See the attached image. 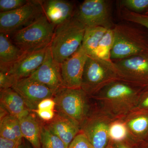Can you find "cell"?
<instances>
[{
    "mask_svg": "<svg viewBox=\"0 0 148 148\" xmlns=\"http://www.w3.org/2000/svg\"><path fill=\"white\" fill-rule=\"evenodd\" d=\"M108 29L100 27L86 28L82 46L88 56L95 57L99 43Z\"/></svg>",
    "mask_w": 148,
    "mask_h": 148,
    "instance_id": "22",
    "label": "cell"
},
{
    "mask_svg": "<svg viewBox=\"0 0 148 148\" xmlns=\"http://www.w3.org/2000/svg\"><path fill=\"white\" fill-rule=\"evenodd\" d=\"M41 119L50 121L55 117L56 114L53 110H37L34 111Z\"/></svg>",
    "mask_w": 148,
    "mask_h": 148,
    "instance_id": "32",
    "label": "cell"
},
{
    "mask_svg": "<svg viewBox=\"0 0 148 148\" xmlns=\"http://www.w3.org/2000/svg\"><path fill=\"white\" fill-rule=\"evenodd\" d=\"M40 144L41 148H68L58 136L50 131L46 125H42Z\"/></svg>",
    "mask_w": 148,
    "mask_h": 148,
    "instance_id": "25",
    "label": "cell"
},
{
    "mask_svg": "<svg viewBox=\"0 0 148 148\" xmlns=\"http://www.w3.org/2000/svg\"><path fill=\"white\" fill-rule=\"evenodd\" d=\"M15 79L9 73L8 67L0 66V89L5 90L12 88Z\"/></svg>",
    "mask_w": 148,
    "mask_h": 148,
    "instance_id": "28",
    "label": "cell"
},
{
    "mask_svg": "<svg viewBox=\"0 0 148 148\" xmlns=\"http://www.w3.org/2000/svg\"><path fill=\"white\" fill-rule=\"evenodd\" d=\"M132 112H140L148 114V86L142 90L138 103Z\"/></svg>",
    "mask_w": 148,
    "mask_h": 148,
    "instance_id": "31",
    "label": "cell"
},
{
    "mask_svg": "<svg viewBox=\"0 0 148 148\" xmlns=\"http://www.w3.org/2000/svg\"><path fill=\"white\" fill-rule=\"evenodd\" d=\"M114 120L95 106L81 126L80 131L86 136L94 148H106L110 143L109 130Z\"/></svg>",
    "mask_w": 148,
    "mask_h": 148,
    "instance_id": "8",
    "label": "cell"
},
{
    "mask_svg": "<svg viewBox=\"0 0 148 148\" xmlns=\"http://www.w3.org/2000/svg\"><path fill=\"white\" fill-rule=\"evenodd\" d=\"M18 148H33L30 144L26 143L24 140H23L22 143L19 146Z\"/></svg>",
    "mask_w": 148,
    "mask_h": 148,
    "instance_id": "36",
    "label": "cell"
},
{
    "mask_svg": "<svg viewBox=\"0 0 148 148\" xmlns=\"http://www.w3.org/2000/svg\"><path fill=\"white\" fill-rule=\"evenodd\" d=\"M85 27L75 16L56 27L50 47L53 59L61 64L82 45Z\"/></svg>",
    "mask_w": 148,
    "mask_h": 148,
    "instance_id": "2",
    "label": "cell"
},
{
    "mask_svg": "<svg viewBox=\"0 0 148 148\" xmlns=\"http://www.w3.org/2000/svg\"><path fill=\"white\" fill-rule=\"evenodd\" d=\"M119 79L142 87L148 86V54L113 61Z\"/></svg>",
    "mask_w": 148,
    "mask_h": 148,
    "instance_id": "10",
    "label": "cell"
},
{
    "mask_svg": "<svg viewBox=\"0 0 148 148\" xmlns=\"http://www.w3.org/2000/svg\"><path fill=\"white\" fill-rule=\"evenodd\" d=\"M29 77L49 88L54 95L64 87L60 64L53 59L49 46L47 49L41 65Z\"/></svg>",
    "mask_w": 148,
    "mask_h": 148,
    "instance_id": "12",
    "label": "cell"
},
{
    "mask_svg": "<svg viewBox=\"0 0 148 148\" xmlns=\"http://www.w3.org/2000/svg\"><path fill=\"white\" fill-rule=\"evenodd\" d=\"M47 48L26 53L18 61L8 67L9 73L15 81L30 76L39 68L44 59Z\"/></svg>",
    "mask_w": 148,
    "mask_h": 148,
    "instance_id": "14",
    "label": "cell"
},
{
    "mask_svg": "<svg viewBox=\"0 0 148 148\" xmlns=\"http://www.w3.org/2000/svg\"><path fill=\"white\" fill-rule=\"evenodd\" d=\"M28 1L27 0H0L1 12H8L21 7Z\"/></svg>",
    "mask_w": 148,
    "mask_h": 148,
    "instance_id": "29",
    "label": "cell"
},
{
    "mask_svg": "<svg viewBox=\"0 0 148 148\" xmlns=\"http://www.w3.org/2000/svg\"><path fill=\"white\" fill-rule=\"evenodd\" d=\"M119 3V7L135 13H141L148 9V0H122Z\"/></svg>",
    "mask_w": 148,
    "mask_h": 148,
    "instance_id": "27",
    "label": "cell"
},
{
    "mask_svg": "<svg viewBox=\"0 0 148 148\" xmlns=\"http://www.w3.org/2000/svg\"><path fill=\"white\" fill-rule=\"evenodd\" d=\"M46 126L58 136L68 147L81 130L79 125L75 122L58 112Z\"/></svg>",
    "mask_w": 148,
    "mask_h": 148,
    "instance_id": "16",
    "label": "cell"
},
{
    "mask_svg": "<svg viewBox=\"0 0 148 148\" xmlns=\"http://www.w3.org/2000/svg\"><path fill=\"white\" fill-rule=\"evenodd\" d=\"M44 14L42 1H29L20 8L0 12V32L10 34L27 27Z\"/></svg>",
    "mask_w": 148,
    "mask_h": 148,
    "instance_id": "7",
    "label": "cell"
},
{
    "mask_svg": "<svg viewBox=\"0 0 148 148\" xmlns=\"http://www.w3.org/2000/svg\"><path fill=\"white\" fill-rule=\"evenodd\" d=\"M0 137L22 143L19 119L9 114L0 119Z\"/></svg>",
    "mask_w": 148,
    "mask_h": 148,
    "instance_id": "21",
    "label": "cell"
},
{
    "mask_svg": "<svg viewBox=\"0 0 148 148\" xmlns=\"http://www.w3.org/2000/svg\"><path fill=\"white\" fill-rule=\"evenodd\" d=\"M89 98L82 88L63 87L54 95L53 99L58 112L73 120L81 128L93 108Z\"/></svg>",
    "mask_w": 148,
    "mask_h": 148,
    "instance_id": "5",
    "label": "cell"
},
{
    "mask_svg": "<svg viewBox=\"0 0 148 148\" xmlns=\"http://www.w3.org/2000/svg\"><path fill=\"white\" fill-rule=\"evenodd\" d=\"M144 144H145V143H144ZM145 148H148V145L147 144H145V145L144 146Z\"/></svg>",
    "mask_w": 148,
    "mask_h": 148,
    "instance_id": "39",
    "label": "cell"
},
{
    "mask_svg": "<svg viewBox=\"0 0 148 148\" xmlns=\"http://www.w3.org/2000/svg\"><path fill=\"white\" fill-rule=\"evenodd\" d=\"M106 148H113L112 143L110 142V144Z\"/></svg>",
    "mask_w": 148,
    "mask_h": 148,
    "instance_id": "38",
    "label": "cell"
},
{
    "mask_svg": "<svg viewBox=\"0 0 148 148\" xmlns=\"http://www.w3.org/2000/svg\"><path fill=\"white\" fill-rule=\"evenodd\" d=\"M21 143L0 137V148H18Z\"/></svg>",
    "mask_w": 148,
    "mask_h": 148,
    "instance_id": "34",
    "label": "cell"
},
{
    "mask_svg": "<svg viewBox=\"0 0 148 148\" xmlns=\"http://www.w3.org/2000/svg\"><path fill=\"white\" fill-rule=\"evenodd\" d=\"M19 121L23 138L26 139L33 148H41V124L31 114L20 119Z\"/></svg>",
    "mask_w": 148,
    "mask_h": 148,
    "instance_id": "20",
    "label": "cell"
},
{
    "mask_svg": "<svg viewBox=\"0 0 148 148\" xmlns=\"http://www.w3.org/2000/svg\"><path fill=\"white\" fill-rule=\"evenodd\" d=\"M55 108L56 103L53 98H48L42 100L39 103L37 109L54 110Z\"/></svg>",
    "mask_w": 148,
    "mask_h": 148,
    "instance_id": "33",
    "label": "cell"
},
{
    "mask_svg": "<svg viewBox=\"0 0 148 148\" xmlns=\"http://www.w3.org/2000/svg\"><path fill=\"white\" fill-rule=\"evenodd\" d=\"M68 148H94L85 135L81 131L75 137Z\"/></svg>",
    "mask_w": 148,
    "mask_h": 148,
    "instance_id": "30",
    "label": "cell"
},
{
    "mask_svg": "<svg viewBox=\"0 0 148 148\" xmlns=\"http://www.w3.org/2000/svg\"><path fill=\"white\" fill-rule=\"evenodd\" d=\"M113 29L114 42L111 52L112 61L148 54V43L138 29L125 24H116Z\"/></svg>",
    "mask_w": 148,
    "mask_h": 148,
    "instance_id": "4",
    "label": "cell"
},
{
    "mask_svg": "<svg viewBox=\"0 0 148 148\" xmlns=\"http://www.w3.org/2000/svg\"><path fill=\"white\" fill-rule=\"evenodd\" d=\"M87 57L81 45L75 53L60 64L64 87L81 88L83 73Z\"/></svg>",
    "mask_w": 148,
    "mask_h": 148,
    "instance_id": "13",
    "label": "cell"
},
{
    "mask_svg": "<svg viewBox=\"0 0 148 148\" xmlns=\"http://www.w3.org/2000/svg\"><path fill=\"white\" fill-rule=\"evenodd\" d=\"M55 28L44 14L27 27L9 35L15 45L25 53H31L50 45Z\"/></svg>",
    "mask_w": 148,
    "mask_h": 148,
    "instance_id": "3",
    "label": "cell"
},
{
    "mask_svg": "<svg viewBox=\"0 0 148 148\" xmlns=\"http://www.w3.org/2000/svg\"><path fill=\"white\" fill-rule=\"evenodd\" d=\"M44 13L55 27L64 24L75 16L76 10L71 1L65 0L42 1Z\"/></svg>",
    "mask_w": 148,
    "mask_h": 148,
    "instance_id": "15",
    "label": "cell"
},
{
    "mask_svg": "<svg viewBox=\"0 0 148 148\" xmlns=\"http://www.w3.org/2000/svg\"><path fill=\"white\" fill-rule=\"evenodd\" d=\"M75 16L85 28L99 27L113 28L108 1L85 0L76 10Z\"/></svg>",
    "mask_w": 148,
    "mask_h": 148,
    "instance_id": "9",
    "label": "cell"
},
{
    "mask_svg": "<svg viewBox=\"0 0 148 148\" xmlns=\"http://www.w3.org/2000/svg\"><path fill=\"white\" fill-rule=\"evenodd\" d=\"M114 33L113 28L109 29L99 43L95 52V57L108 62H112L111 52L113 46Z\"/></svg>",
    "mask_w": 148,
    "mask_h": 148,
    "instance_id": "24",
    "label": "cell"
},
{
    "mask_svg": "<svg viewBox=\"0 0 148 148\" xmlns=\"http://www.w3.org/2000/svg\"><path fill=\"white\" fill-rule=\"evenodd\" d=\"M121 119L127 125L131 140L143 143L148 133V114L132 112Z\"/></svg>",
    "mask_w": 148,
    "mask_h": 148,
    "instance_id": "18",
    "label": "cell"
},
{
    "mask_svg": "<svg viewBox=\"0 0 148 148\" xmlns=\"http://www.w3.org/2000/svg\"><path fill=\"white\" fill-rule=\"evenodd\" d=\"M112 145L113 148H130L125 143H112Z\"/></svg>",
    "mask_w": 148,
    "mask_h": 148,
    "instance_id": "35",
    "label": "cell"
},
{
    "mask_svg": "<svg viewBox=\"0 0 148 148\" xmlns=\"http://www.w3.org/2000/svg\"><path fill=\"white\" fill-rule=\"evenodd\" d=\"M12 88L21 96L30 111L36 110L42 100L54 96L49 88L29 77L16 81Z\"/></svg>",
    "mask_w": 148,
    "mask_h": 148,
    "instance_id": "11",
    "label": "cell"
},
{
    "mask_svg": "<svg viewBox=\"0 0 148 148\" xmlns=\"http://www.w3.org/2000/svg\"><path fill=\"white\" fill-rule=\"evenodd\" d=\"M145 88L117 79L107 84L90 98L95 100L96 107L114 120L121 119L135 108Z\"/></svg>",
    "mask_w": 148,
    "mask_h": 148,
    "instance_id": "1",
    "label": "cell"
},
{
    "mask_svg": "<svg viewBox=\"0 0 148 148\" xmlns=\"http://www.w3.org/2000/svg\"><path fill=\"white\" fill-rule=\"evenodd\" d=\"M145 14H147V15H148V9L146 11L145 13Z\"/></svg>",
    "mask_w": 148,
    "mask_h": 148,
    "instance_id": "40",
    "label": "cell"
},
{
    "mask_svg": "<svg viewBox=\"0 0 148 148\" xmlns=\"http://www.w3.org/2000/svg\"><path fill=\"white\" fill-rule=\"evenodd\" d=\"M109 135L110 141L112 143H125L128 140H132L127 125L122 119L114 120L111 123Z\"/></svg>",
    "mask_w": 148,
    "mask_h": 148,
    "instance_id": "23",
    "label": "cell"
},
{
    "mask_svg": "<svg viewBox=\"0 0 148 148\" xmlns=\"http://www.w3.org/2000/svg\"><path fill=\"white\" fill-rule=\"evenodd\" d=\"M143 143H145V144L148 145V133L147 134V136H146L145 138V140L143 141Z\"/></svg>",
    "mask_w": 148,
    "mask_h": 148,
    "instance_id": "37",
    "label": "cell"
},
{
    "mask_svg": "<svg viewBox=\"0 0 148 148\" xmlns=\"http://www.w3.org/2000/svg\"><path fill=\"white\" fill-rule=\"evenodd\" d=\"M26 53L12 42L9 34L0 32V66L9 67Z\"/></svg>",
    "mask_w": 148,
    "mask_h": 148,
    "instance_id": "19",
    "label": "cell"
},
{
    "mask_svg": "<svg viewBox=\"0 0 148 148\" xmlns=\"http://www.w3.org/2000/svg\"><path fill=\"white\" fill-rule=\"evenodd\" d=\"M0 103L9 114L18 119L30 114L23 99L12 88L1 90Z\"/></svg>",
    "mask_w": 148,
    "mask_h": 148,
    "instance_id": "17",
    "label": "cell"
},
{
    "mask_svg": "<svg viewBox=\"0 0 148 148\" xmlns=\"http://www.w3.org/2000/svg\"><path fill=\"white\" fill-rule=\"evenodd\" d=\"M119 79L113 61L88 56L83 73L81 88L90 97L110 83Z\"/></svg>",
    "mask_w": 148,
    "mask_h": 148,
    "instance_id": "6",
    "label": "cell"
},
{
    "mask_svg": "<svg viewBox=\"0 0 148 148\" xmlns=\"http://www.w3.org/2000/svg\"><path fill=\"white\" fill-rule=\"evenodd\" d=\"M121 17L125 21L139 24L148 29V15L133 12L124 8L119 7Z\"/></svg>",
    "mask_w": 148,
    "mask_h": 148,
    "instance_id": "26",
    "label": "cell"
}]
</instances>
